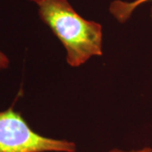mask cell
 <instances>
[{"mask_svg":"<svg viewBox=\"0 0 152 152\" xmlns=\"http://www.w3.org/2000/svg\"><path fill=\"white\" fill-rule=\"evenodd\" d=\"M37 4L41 20L64 47L69 65L80 67L103 54L101 24L84 19L68 0H41Z\"/></svg>","mask_w":152,"mask_h":152,"instance_id":"6da1fadb","label":"cell"},{"mask_svg":"<svg viewBox=\"0 0 152 152\" xmlns=\"http://www.w3.org/2000/svg\"><path fill=\"white\" fill-rule=\"evenodd\" d=\"M75 142L34 131L13 108L0 111V152H76Z\"/></svg>","mask_w":152,"mask_h":152,"instance_id":"7a4b0ae2","label":"cell"},{"mask_svg":"<svg viewBox=\"0 0 152 152\" xmlns=\"http://www.w3.org/2000/svg\"><path fill=\"white\" fill-rule=\"evenodd\" d=\"M151 1L152 0H134L132 2L115 0L109 6V11L118 21L124 23L130 18L138 7Z\"/></svg>","mask_w":152,"mask_h":152,"instance_id":"3957f363","label":"cell"},{"mask_svg":"<svg viewBox=\"0 0 152 152\" xmlns=\"http://www.w3.org/2000/svg\"><path fill=\"white\" fill-rule=\"evenodd\" d=\"M10 64V58L4 53L2 50H0V70L7 69Z\"/></svg>","mask_w":152,"mask_h":152,"instance_id":"277c9868","label":"cell"},{"mask_svg":"<svg viewBox=\"0 0 152 152\" xmlns=\"http://www.w3.org/2000/svg\"><path fill=\"white\" fill-rule=\"evenodd\" d=\"M106 152H146L144 149L140 148V149H133V150H123V149H118V148H113L110 151Z\"/></svg>","mask_w":152,"mask_h":152,"instance_id":"5b68a950","label":"cell"},{"mask_svg":"<svg viewBox=\"0 0 152 152\" xmlns=\"http://www.w3.org/2000/svg\"><path fill=\"white\" fill-rule=\"evenodd\" d=\"M30 1H32V2H34V3H37V2H39V1H41V0H30Z\"/></svg>","mask_w":152,"mask_h":152,"instance_id":"8992f818","label":"cell"}]
</instances>
